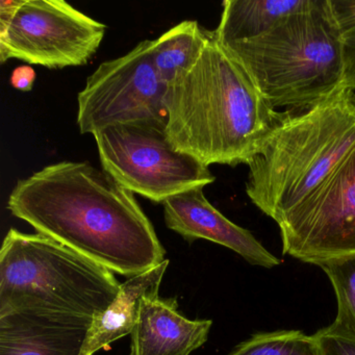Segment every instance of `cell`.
Instances as JSON below:
<instances>
[{
    "instance_id": "3",
    "label": "cell",
    "mask_w": 355,
    "mask_h": 355,
    "mask_svg": "<svg viewBox=\"0 0 355 355\" xmlns=\"http://www.w3.org/2000/svg\"><path fill=\"white\" fill-rule=\"evenodd\" d=\"M355 144V93L340 91L323 103L282 112L249 162L246 193L280 223L313 196Z\"/></svg>"
},
{
    "instance_id": "10",
    "label": "cell",
    "mask_w": 355,
    "mask_h": 355,
    "mask_svg": "<svg viewBox=\"0 0 355 355\" xmlns=\"http://www.w3.org/2000/svg\"><path fill=\"white\" fill-rule=\"evenodd\" d=\"M164 205L165 223L192 243L207 240L230 248L251 265L271 268L280 261L267 250L249 230L236 225L209 203L202 187L168 198Z\"/></svg>"
},
{
    "instance_id": "14",
    "label": "cell",
    "mask_w": 355,
    "mask_h": 355,
    "mask_svg": "<svg viewBox=\"0 0 355 355\" xmlns=\"http://www.w3.org/2000/svg\"><path fill=\"white\" fill-rule=\"evenodd\" d=\"M319 0H226L219 26L214 31L222 44L257 38L282 19L315 7Z\"/></svg>"
},
{
    "instance_id": "6",
    "label": "cell",
    "mask_w": 355,
    "mask_h": 355,
    "mask_svg": "<svg viewBox=\"0 0 355 355\" xmlns=\"http://www.w3.org/2000/svg\"><path fill=\"white\" fill-rule=\"evenodd\" d=\"M103 170L134 194L163 205L191 189L213 184L215 176L192 155L178 151L165 128L128 124L93 132Z\"/></svg>"
},
{
    "instance_id": "17",
    "label": "cell",
    "mask_w": 355,
    "mask_h": 355,
    "mask_svg": "<svg viewBox=\"0 0 355 355\" xmlns=\"http://www.w3.org/2000/svg\"><path fill=\"white\" fill-rule=\"evenodd\" d=\"M228 355H320L315 336L299 330L259 332Z\"/></svg>"
},
{
    "instance_id": "1",
    "label": "cell",
    "mask_w": 355,
    "mask_h": 355,
    "mask_svg": "<svg viewBox=\"0 0 355 355\" xmlns=\"http://www.w3.org/2000/svg\"><path fill=\"white\" fill-rule=\"evenodd\" d=\"M8 209L113 273L132 278L166 261L134 193L87 162H60L18 180Z\"/></svg>"
},
{
    "instance_id": "7",
    "label": "cell",
    "mask_w": 355,
    "mask_h": 355,
    "mask_svg": "<svg viewBox=\"0 0 355 355\" xmlns=\"http://www.w3.org/2000/svg\"><path fill=\"white\" fill-rule=\"evenodd\" d=\"M151 40L125 55L105 62L89 76L78 96V125L82 134L115 125L148 124L166 128L167 85L150 55Z\"/></svg>"
},
{
    "instance_id": "11",
    "label": "cell",
    "mask_w": 355,
    "mask_h": 355,
    "mask_svg": "<svg viewBox=\"0 0 355 355\" xmlns=\"http://www.w3.org/2000/svg\"><path fill=\"white\" fill-rule=\"evenodd\" d=\"M91 323L44 313L0 315V355H80Z\"/></svg>"
},
{
    "instance_id": "16",
    "label": "cell",
    "mask_w": 355,
    "mask_h": 355,
    "mask_svg": "<svg viewBox=\"0 0 355 355\" xmlns=\"http://www.w3.org/2000/svg\"><path fill=\"white\" fill-rule=\"evenodd\" d=\"M318 266L329 278L338 303L336 319L327 327L355 338V253L327 259Z\"/></svg>"
},
{
    "instance_id": "13",
    "label": "cell",
    "mask_w": 355,
    "mask_h": 355,
    "mask_svg": "<svg viewBox=\"0 0 355 355\" xmlns=\"http://www.w3.org/2000/svg\"><path fill=\"white\" fill-rule=\"evenodd\" d=\"M168 266L169 261L166 259L157 267L121 284L113 302L93 318L80 355H94L107 345L132 334L143 301L146 297L159 295Z\"/></svg>"
},
{
    "instance_id": "20",
    "label": "cell",
    "mask_w": 355,
    "mask_h": 355,
    "mask_svg": "<svg viewBox=\"0 0 355 355\" xmlns=\"http://www.w3.org/2000/svg\"><path fill=\"white\" fill-rule=\"evenodd\" d=\"M36 71L31 66H19L14 69L11 76V85L16 90L28 92L34 87Z\"/></svg>"
},
{
    "instance_id": "15",
    "label": "cell",
    "mask_w": 355,
    "mask_h": 355,
    "mask_svg": "<svg viewBox=\"0 0 355 355\" xmlns=\"http://www.w3.org/2000/svg\"><path fill=\"white\" fill-rule=\"evenodd\" d=\"M209 34L195 20H186L151 40V60L167 86L192 69L207 46Z\"/></svg>"
},
{
    "instance_id": "19",
    "label": "cell",
    "mask_w": 355,
    "mask_h": 355,
    "mask_svg": "<svg viewBox=\"0 0 355 355\" xmlns=\"http://www.w3.org/2000/svg\"><path fill=\"white\" fill-rule=\"evenodd\" d=\"M320 355H355V338L322 328L313 334Z\"/></svg>"
},
{
    "instance_id": "9",
    "label": "cell",
    "mask_w": 355,
    "mask_h": 355,
    "mask_svg": "<svg viewBox=\"0 0 355 355\" xmlns=\"http://www.w3.org/2000/svg\"><path fill=\"white\" fill-rule=\"evenodd\" d=\"M284 254L319 265L355 253V144L331 175L280 223Z\"/></svg>"
},
{
    "instance_id": "5",
    "label": "cell",
    "mask_w": 355,
    "mask_h": 355,
    "mask_svg": "<svg viewBox=\"0 0 355 355\" xmlns=\"http://www.w3.org/2000/svg\"><path fill=\"white\" fill-rule=\"evenodd\" d=\"M113 272L44 234L11 228L0 250V315L92 320L117 296Z\"/></svg>"
},
{
    "instance_id": "12",
    "label": "cell",
    "mask_w": 355,
    "mask_h": 355,
    "mask_svg": "<svg viewBox=\"0 0 355 355\" xmlns=\"http://www.w3.org/2000/svg\"><path fill=\"white\" fill-rule=\"evenodd\" d=\"M213 322L190 320L178 311L176 298L146 297L132 330V355H190L207 338Z\"/></svg>"
},
{
    "instance_id": "2",
    "label": "cell",
    "mask_w": 355,
    "mask_h": 355,
    "mask_svg": "<svg viewBox=\"0 0 355 355\" xmlns=\"http://www.w3.org/2000/svg\"><path fill=\"white\" fill-rule=\"evenodd\" d=\"M165 105L172 146L207 167L248 165L282 116L214 32L192 69L168 86Z\"/></svg>"
},
{
    "instance_id": "8",
    "label": "cell",
    "mask_w": 355,
    "mask_h": 355,
    "mask_svg": "<svg viewBox=\"0 0 355 355\" xmlns=\"http://www.w3.org/2000/svg\"><path fill=\"white\" fill-rule=\"evenodd\" d=\"M107 26L63 0H22L0 22V61L16 59L49 69L86 65Z\"/></svg>"
},
{
    "instance_id": "4",
    "label": "cell",
    "mask_w": 355,
    "mask_h": 355,
    "mask_svg": "<svg viewBox=\"0 0 355 355\" xmlns=\"http://www.w3.org/2000/svg\"><path fill=\"white\" fill-rule=\"evenodd\" d=\"M222 45L275 110L307 109L345 88L342 41L330 0L288 16L257 38Z\"/></svg>"
},
{
    "instance_id": "18",
    "label": "cell",
    "mask_w": 355,
    "mask_h": 355,
    "mask_svg": "<svg viewBox=\"0 0 355 355\" xmlns=\"http://www.w3.org/2000/svg\"><path fill=\"white\" fill-rule=\"evenodd\" d=\"M340 31L344 85L355 93V0H330Z\"/></svg>"
}]
</instances>
